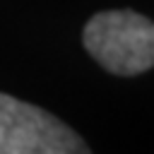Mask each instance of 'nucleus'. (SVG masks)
Returning <instances> with one entry per match:
<instances>
[{
  "mask_svg": "<svg viewBox=\"0 0 154 154\" xmlns=\"http://www.w3.org/2000/svg\"><path fill=\"white\" fill-rule=\"evenodd\" d=\"M87 53L113 75H140L154 67V22L132 10L94 14L82 34Z\"/></svg>",
  "mask_w": 154,
  "mask_h": 154,
  "instance_id": "1",
  "label": "nucleus"
},
{
  "mask_svg": "<svg viewBox=\"0 0 154 154\" xmlns=\"http://www.w3.org/2000/svg\"><path fill=\"white\" fill-rule=\"evenodd\" d=\"M82 137L48 111L0 94V154H84Z\"/></svg>",
  "mask_w": 154,
  "mask_h": 154,
  "instance_id": "2",
  "label": "nucleus"
}]
</instances>
